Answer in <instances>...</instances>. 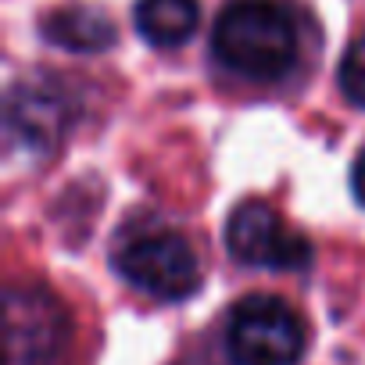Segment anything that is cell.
<instances>
[{
  "label": "cell",
  "instance_id": "ba28073f",
  "mask_svg": "<svg viewBox=\"0 0 365 365\" xmlns=\"http://www.w3.org/2000/svg\"><path fill=\"white\" fill-rule=\"evenodd\" d=\"M197 0H140L136 4V33L161 51L187 43L197 33Z\"/></svg>",
  "mask_w": 365,
  "mask_h": 365
},
{
  "label": "cell",
  "instance_id": "7a4b0ae2",
  "mask_svg": "<svg viewBox=\"0 0 365 365\" xmlns=\"http://www.w3.org/2000/svg\"><path fill=\"white\" fill-rule=\"evenodd\" d=\"M308 347L304 319L272 294L244 297L226 326V354L233 365H297Z\"/></svg>",
  "mask_w": 365,
  "mask_h": 365
},
{
  "label": "cell",
  "instance_id": "9c48e42d",
  "mask_svg": "<svg viewBox=\"0 0 365 365\" xmlns=\"http://www.w3.org/2000/svg\"><path fill=\"white\" fill-rule=\"evenodd\" d=\"M336 79H340L344 97H347L351 104L365 108V36L351 43V51H347V54H344V61H340Z\"/></svg>",
  "mask_w": 365,
  "mask_h": 365
},
{
  "label": "cell",
  "instance_id": "6da1fadb",
  "mask_svg": "<svg viewBox=\"0 0 365 365\" xmlns=\"http://www.w3.org/2000/svg\"><path fill=\"white\" fill-rule=\"evenodd\" d=\"M297 26L276 0H233L212 33V54L233 76L276 83L297 61Z\"/></svg>",
  "mask_w": 365,
  "mask_h": 365
},
{
  "label": "cell",
  "instance_id": "30bf717a",
  "mask_svg": "<svg viewBox=\"0 0 365 365\" xmlns=\"http://www.w3.org/2000/svg\"><path fill=\"white\" fill-rule=\"evenodd\" d=\"M351 190H354V201L365 208V150L354 158V165H351Z\"/></svg>",
  "mask_w": 365,
  "mask_h": 365
},
{
  "label": "cell",
  "instance_id": "52a82bcc",
  "mask_svg": "<svg viewBox=\"0 0 365 365\" xmlns=\"http://www.w3.org/2000/svg\"><path fill=\"white\" fill-rule=\"evenodd\" d=\"M40 33H43L47 43H54L61 51H76V54L108 51L118 36L115 22L101 8H90V4H68V8L43 15Z\"/></svg>",
  "mask_w": 365,
  "mask_h": 365
},
{
  "label": "cell",
  "instance_id": "3957f363",
  "mask_svg": "<svg viewBox=\"0 0 365 365\" xmlns=\"http://www.w3.org/2000/svg\"><path fill=\"white\" fill-rule=\"evenodd\" d=\"M118 276L154 301H187L201 287V265L187 237L175 230H143L118 244Z\"/></svg>",
  "mask_w": 365,
  "mask_h": 365
},
{
  "label": "cell",
  "instance_id": "5b68a950",
  "mask_svg": "<svg viewBox=\"0 0 365 365\" xmlns=\"http://www.w3.org/2000/svg\"><path fill=\"white\" fill-rule=\"evenodd\" d=\"M8 365H58L68 347L72 322L65 304L33 283L8 287Z\"/></svg>",
  "mask_w": 365,
  "mask_h": 365
},
{
  "label": "cell",
  "instance_id": "8992f818",
  "mask_svg": "<svg viewBox=\"0 0 365 365\" xmlns=\"http://www.w3.org/2000/svg\"><path fill=\"white\" fill-rule=\"evenodd\" d=\"M72 122V104L58 86L19 83L8 93V129L29 147H54Z\"/></svg>",
  "mask_w": 365,
  "mask_h": 365
},
{
  "label": "cell",
  "instance_id": "277c9868",
  "mask_svg": "<svg viewBox=\"0 0 365 365\" xmlns=\"http://www.w3.org/2000/svg\"><path fill=\"white\" fill-rule=\"evenodd\" d=\"M226 247L244 265H262L276 272L308 269L315 258L312 240L287 226L283 215L265 201H240L226 219Z\"/></svg>",
  "mask_w": 365,
  "mask_h": 365
}]
</instances>
